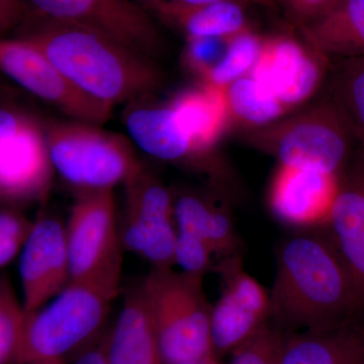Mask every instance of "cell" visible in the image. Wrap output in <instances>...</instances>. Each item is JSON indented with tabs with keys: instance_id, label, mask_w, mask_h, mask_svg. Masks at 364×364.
<instances>
[{
	"instance_id": "f546056e",
	"label": "cell",
	"mask_w": 364,
	"mask_h": 364,
	"mask_svg": "<svg viewBox=\"0 0 364 364\" xmlns=\"http://www.w3.org/2000/svg\"><path fill=\"white\" fill-rule=\"evenodd\" d=\"M291 18L299 28L310 25L330 13L339 0H284Z\"/></svg>"
},
{
	"instance_id": "ac0fdd59",
	"label": "cell",
	"mask_w": 364,
	"mask_h": 364,
	"mask_svg": "<svg viewBox=\"0 0 364 364\" xmlns=\"http://www.w3.org/2000/svg\"><path fill=\"white\" fill-rule=\"evenodd\" d=\"M279 364H364L363 318L327 329L282 332Z\"/></svg>"
},
{
	"instance_id": "277c9868",
	"label": "cell",
	"mask_w": 364,
	"mask_h": 364,
	"mask_svg": "<svg viewBox=\"0 0 364 364\" xmlns=\"http://www.w3.org/2000/svg\"><path fill=\"white\" fill-rule=\"evenodd\" d=\"M251 146L279 164L339 176L353 155L356 139L331 100L246 135Z\"/></svg>"
},
{
	"instance_id": "484cf974",
	"label": "cell",
	"mask_w": 364,
	"mask_h": 364,
	"mask_svg": "<svg viewBox=\"0 0 364 364\" xmlns=\"http://www.w3.org/2000/svg\"><path fill=\"white\" fill-rule=\"evenodd\" d=\"M26 314L6 273H0V364H20Z\"/></svg>"
},
{
	"instance_id": "603a6c76",
	"label": "cell",
	"mask_w": 364,
	"mask_h": 364,
	"mask_svg": "<svg viewBox=\"0 0 364 364\" xmlns=\"http://www.w3.org/2000/svg\"><path fill=\"white\" fill-rule=\"evenodd\" d=\"M225 90L232 119L252 129L275 123L289 112L272 90L250 74L237 79Z\"/></svg>"
},
{
	"instance_id": "4316f807",
	"label": "cell",
	"mask_w": 364,
	"mask_h": 364,
	"mask_svg": "<svg viewBox=\"0 0 364 364\" xmlns=\"http://www.w3.org/2000/svg\"><path fill=\"white\" fill-rule=\"evenodd\" d=\"M213 256L214 253L202 239L177 230L174 267H181V272L196 279H205L214 268Z\"/></svg>"
},
{
	"instance_id": "836d02e7",
	"label": "cell",
	"mask_w": 364,
	"mask_h": 364,
	"mask_svg": "<svg viewBox=\"0 0 364 364\" xmlns=\"http://www.w3.org/2000/svg\"><path fill=\"white\" fill-rule=\"evenodd\" d=\"M177 1L182 2L186 4H212V2L218 1H233L238 2V4H257V6H262L265 7H274V0H177Z\"/></svg>"
},
{
	"instance_id": "d6a6232c",
	"label": "cell",
	"mask_w": 364,
	"mask_h": 364,
	"mask_svg": "<svg viewBox=\"0 0 364 364\" xmlns=\"http://www.w3.org/2000/svg\"><path fill=\"white\" fill-rule=\"evenodd\" d=\"M73 364H109L105 356L104 346H86L76 356Z\"/></svg>"
},
{
	"instance_id": "9c48e42d",
	"label": "cell",
	"mask_w": 364,
	"mask_h": 364,
	"mask_svg": "<svg viewBox=\"0 0 364 364\" xmlns=\"http://www.w3.org/2000/svg\"><path fill=\"white\" fill-rule=\"evenodd\" d=\"M0 70L69 119L104 124L112 107L79 90L38 49L21 38H0Z\"/></svg>"
},
{
	"instance_id": "30bf717a",
	"label": "cell",
	"mask_w": 364,
	"mask_h": 364,
	"mask_svg": "<svg viewBox=\"0 0 364 364\" xmlns=\"http://www.w3.org/2000/svg\"><path fill=\"white\" fill-rule=\"evenodd\" d=\"M221 294L210 312V340L215 355L231 353L269 322V291L243 267L241 255L215 263Z\"/></svg>"
},
{
	"instance_id": "ffe728a7",
	"label": "cell",
	"mask_w": 364,
	"mask_h": 364,
	"mask_svg": "<svg viewBox=\"0 0 364 364\" xmlns=\"http://www.w3.org/2000/svg\"><path fill=\"white\" fill-rule=\"evenodd\" d=\"M169 105L191 138L196 160L203 161L232 119L225 87L203 83L182 91Z\"/></svg>"
},
{
	"instance_id": "ba28073f",
	"label": "cell",
	"mask_w": 364,
	"mask_h": 364,
	"mask_svg": "<svg viewBox=\"0 0 364 364\" xmlns=\"http://www.w3.org/2000/svg\"><path fill=\"white\" fill-rule=\"evenodd\" d=\"M30 14L102 33L157 61L165 42L155 18L131 0H26Z\"/></svg>"
},
{
	"instance_id": "d6986e66",
	"label": "cell",
	"mask_w": 364,
	"mask_h": 364,
	"mask_svg": "<svg viewBox=\"0 0 364 364\" xmlns=\"http://www.w3.org/2000/svg\"><path fill=\"white\" fill-rule=\"evenodd\" d=\"M102 346L109 364H162L142 282L127 289L116 325Z\"/></svg>"
},
{
	"instance_id": "83f0119b",
	"label": "cell",
	"mask_w": 364,
	"mask_h": 364,
	"mask_svg": "<svg viewBox=\"0 0 364 364\" xmlns=\"http://www.w3.org/2000/svg\"><path fill=\"white\" fill-rule=\"evenodd\" d=\"M282 331L269 322L260 331L235 349L229 364H279Z\"/></svg>"
},
{
	"instance_id": "2e32d148",
	"label": "cell",
	"mask_w": 364,
	"mask_h": 364,
	"mask_svg": "<svg viewBox=\"0 0 364 364\" xmlns=\"http://www.w3.org/2000/svg\"><path fill=\"white\" fill-rule=\"evenodd\" d=\"M139 4L153 18L183 33L188 40H227L250 28L243 4L238 2L186 4L177 0H142Z\"/></svg>"
},
{
	"instance_id": "f1b7e54d",
	"label": "cell",
	"mask_w": 364,
	"mask_h": 364,
	"mask_svg": "<svg viewBox=\"0 0 364 364\" xmlns=\"http://www.w3.org/2000/svg\"><path fill=\"white\" fill-rule=\"evenodd\" d=\"M9 97L11 95L6 93H0V154L23 122L31 116Z\"/></svg>"
},
{
	"instance_id": "1f68e13d",
	"label": "cell",
	"mask_w": 364,
	"mask_h": 364,
	"mask_svg": "<svg viewBox=\"0 0 364 364\" xmlns=\"http://www.w3.org/2000/svg\"><path fill=\"white\" fill-rule=\"evenodd\" d=\"M25 241L0 236V268L6 267L21 253Z\"/></svg>"
},
{
	"instance_id": "5bb4252c",
	"label": "cell",
	"mask_w": 364,
	"mask_h": 364,
	"mask_svg": "<svg viewBox=\"0 0 364 364\" xmlns=\"http://www.w3.org/2000/svg\"><path fill=\"white\" fill-rule=\"evenodd\" d=\"M54 173L43 122L31 114L0 154V207L44 200Z\"/></svg>"
},
{
	"instance_id": "7a4b0ae2",
	"label": "cell",
	"mask_w": 364,
	"mask_h": 364,
	"mask_svg": "<svg viewBox=\"0 0 364 364\" xmlns=\"http://www.w3.org/2000/svg\"><path fill=\"white\" fill-rule=\"evenodd\" d=\"M16 31L79 90L112 107L153 97L164 83L157 61L102 33L32 14Z\"/></svg>"
},
{
	"instance_id": "8fae6325",
	"label": "cell",
	"mask_w": 364,
	"mask_h": 364,
	"mask_svg": "<svg viewBox=\"0 0 364 364\" xmlns=\"http://www.w3.org/2000/svg\"><path fill=\"white\" fill-rule=\"evenodd\" d=\"M329 59L308 44L287 36L263 39L250 75L263 83L289 112L317 92L327 73Z\"/></svg>"
},
{
	"instance_id": "d590c367",
	"label": "cell",
	"mask_w": 364,
	"mask_h": 364,
	"mask_svg": "<svg viewBox=\"0 0 364 364\" xmlns=\"http://www.w3.org/2000/svg\"><path fill=\"white\" fill-rule=\"evenodd\" d=\"M30 364H65L64 363V360L62 359H52V360H43L38 361V363H33Z\"/></svg>"
},
{
	"instance_id": "3957f363",
	"label": "cell",
	"mask_w": 364,
	"mask_h": 364,
	"mask_svg": "<svg viewBox=\"0 0 364 364\" xmlns=\"http://www.w3.org/2000/svg\"><path fill=\"white\" fill-rule=\"evenodd\" d=\"M162 364H186L215 354L203 279L173 268L151 269L142 282Z\"/></svg>"
},
{
	"instance_id": "7402d4cb",
	"label": "cell",
	"mask_w": 364,
	"mask_h": 364,
	"mask_svg": "<svg viewBox=\"0 0 364 364\" xmlns=\"http://www.w3.org/2000/svg\"><path fill=\"white\" fill-rule=\"evenodd\" d=\"M174 220L178 231L202 239L220 258L241 255L242 241L226 210L193 193L174 198Z\"/></svg>"
},
{
	"instance_id": "6da1fadb",
	"label": "cell",
	"mask_w": 364,
	"mask_h": 364,
	"mask_svg": "<svg viewBox=\"0 0 364 364\" xmlns=\"http://www.w3.org/2000/svg\"><path fill=\"white\" fill-rule=\"evenodd\" d=\"M270 323L291 333L364 317V299L329 231H299L279 244L269 289Z\"/></svg>"
},
{
	"instance_id": "e0dca14e",
	"label": "cell",
	"mask_w": 364,
	"mask_h": 364,
	"mask_svg": "<svg viewBox=\"0 0 364 364\" xmlns=\"http://www.w3.org/2000/svg\"><path fill=\"white\" fill-rule=\"evenodd\" d=\"M128 104L124 123L134 143L144 152L167 162L196 161L193 143L171 105Z\"/></svg>"
},
{
	"instance_id": "cb8c5ba5",
	"label": "cell",
	"mask_w": 364,
	"mask_h": 364,
	"mask_svg": "<svg viewBox=\"0 0 364 364\" xmlns=\"http://www.w3.org/2000/svg\"><path fill=\"white\" fill-rule=\"evenodd\" d=\"M329 98L364 149V57L339 59L335 63Z\"/></svg>"
},
{
	"instance_id": "e575fe53",
	"label": "cell",
	"mask_w": 364,
	"mask_h": 364,
	"mask_svg": "<svg viewBox=\"0 0 364 364\" xmlns=\"http://www.w3.org/2000/svg\"><path fill=\"white\" fill-rule=\"evenodd\" d=\"M186 364H222L220 363L219 359H218V356L215 354H210V355L205 356L202 359H198V360L193 361V363H189Z\"/></svg>"
},
{
	"instance_id": "5b68a950",
	"label": "cell",
	"mask_w": 364,
	"mask_h": 364,
	"mask_svg": "<svg viewBox=\"0 0 364 364\" xmlns=\"http://www.w3.org/2000/svg\"><path fill=\"white\" fill-rule=\"evenodd\" d=\"M43 126L55 172L79 193L114 189L142 168L130 141L100 124L67 119Z\"/></svg>"
},
{
	"instance_id": "4dcf8cb0",
	"label": "cell",
	"mask_w": 364,
	"mask_h": 364,
	"mask_svg": "<svg viewBox=\"0 0 364 364\" xmlns=\"http://www.w3.org/2000/svg\"><path fill=\"white\" fill-rule=\"evenodd\" d=\"M28 14L26 0H0V38L18 30Z\"/></svg>"
},
{
	"instance_id": "52a82bcc",
	"label": "cell",
	"mask_w": 364,
	"mask_h": 364,
	"mask_svg": "<svg viewBox=\"0 0 364 364\" xmlns=\"http://www.w3.org/2000/svg\"><path fill=\"white\" fill-rule=\"evenodd\" d=\"M70 282L119 291L123 261L114 189L79 193L65 225Z\"/></svg>"
},
{
	"instance_id": "8992f818",
	"label": "cell",
	"mask_w": 364,
	"mask_h": 364,
	"mask_svg": "<svg viewBox=\"0 0 364 364\" xmlns=\"http://www.w3.org/2000/svg\"><path fill=\"white\" fill-rule=\"evenodd\" d=\"M117 291L70 282L44 306L26 316L20 364L62 359L78 353L104 325Z\"/></svg>"
},
{
	"instance_id": "9a60e30c",
	"label": "cell",
	"mask_w": 364,
	"mask_h": 364,
	"mask_svg": "<svg viewBox=\"0 0 364 364\" xmlns=\"http://www.w3.org/2000/svg\"><path fill=\"white\" fill-rule=\"evenodd\" d=\"M364 299V149L359 146L339 174L327 226Z\"/></svg>"
},
{
	"instance_id": "4fadbf2b",
	"label": "cell",
	"mask_w": 364,
	"mask_h": 364,
	"mask_svg": "<svg viewBox=\"0 0 364 364\" xmlns=\"http://www.w3.org/2000/svg\"><path fill=\"white\" fill-rule=\"evenodd\" d=\"M339 191V176L277 165L267 202L277 220L299 231L327 228Z\"/></svg>"
},
{
	"instance_id": "d4e9b609",
	"label": "cell",
	"mask_w": 364,
	"mask_h": 364,
	"mask_svg": "<svg viewBox=\"0 0 364 364\" xmlns=\"http://www.w3.org/2000/svg\"><path fill=\"white\" fill-rule=\"evenodd\" d=\"M263 39L250 28L226 40L224 52L203 76V83L226 87L249 75L259 57Z\"/></svg>"
},
{
	"instance_id": "44dd1931",
	"label": "cell",
	"mask_w": 364,
	"mask_h": 364,
	"mask_svg": "<svg viewBox=\"0 0 364 364\" xmlns=\"http://www.w3.org/2000/svg\"><path fill=\"white\" fill-rule=\"evenodd\" d=\"M301 31L306 44L328 59L364 57V0H339L329 14Z\"/></svg>"
},
{
	"instance_id": "7c38bea8",
	"label": "cell",
	"mask_w": 364,
	"mask_h": 364,
	"mask_svg": "<svg viewBox=\"0 0 364 364\" xmlns=\"http://www.w3.org/2000/svg\"><path fill=\"white\" fill-rule=\"evenodd\" d=\"M23 311L30 315L58 296L70 282L65 225L43 215L33 222L21 251Z\"/></svg>"
}]
</instances>
